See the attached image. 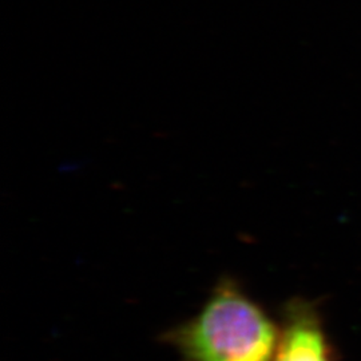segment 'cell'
I'll list each match as a JSON object with an SVG mask.
<instances>
[{"label": "cell", "instance_id": "6da1fadb", "mask_svg": "<svg viewBox=\"0 0 361 361\" xmlns=\"http://www.w3.org/2000/svg\"><path fill=\"white\" fill-rule=\"evenodd\" d=\"M280 337L268 313L225 279L190 320L166 334L182 361H273Z\"/></svg>", "mask_w": 361, "mask_h": 361}, {"label": "cell", "instance_id": "7a4b0ae2", "mask_svg": "<svg viewBox=\"0 0 361 361\" xmlns=\"http://www.w3.org/2000/svg\"><path fill=\"white\" fill-rule=\"evenodd\" d=\"M273 361H334L320 313L310 301L286 304Z\"/></svg>", "mask_w": 361, "mask_h": 361}]
</instances>
